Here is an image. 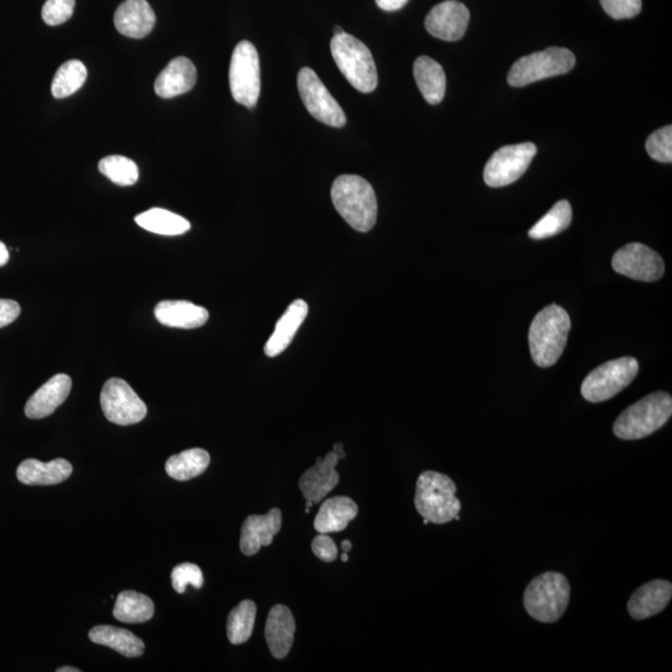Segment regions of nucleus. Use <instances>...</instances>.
<instances>
[{
  "mask_svg": "<svg viewBox=\"0 0 672 672\" xmlns=\"http://www.w3.org/2000/svg\"><path fill=\"white\" fill-rule=\"evenodd\" d=\"M332 200L335 210L355 231L366 233L378 221V200L373 186L365 178L341 175L333 183Z\"/></svg>",
  "mask_w": 672,
  "mask_h": 672,
  "instance_id": "1",
  "label": "nucleus"
},
{
  "mask_svg": "<svg viewBox=\"0 0 672 672\" xmlns=\"http://www.w3.org/2000/svg\"><path fill=\"white\" fill-rule=\"evenodd\" d=\"M570 327V317L559 305H548L541 310L534 317L528 334L534 363L541 368L556 364L567 345Z\"/></svg>",
  "mask_w": 672,
  "mask_h": 672,
  "instance_id": "2",
  "label": "nucleus"
},
{
  "mask_svg": "<svg viewBox=\"0 0 672 672\" xmlns=\"http://www.w3.org/2000/svg\"><path fill=\"white\" fill-rule=\"evenodd\" d=\"M672 415V397L654 392L621 412L613 431L621 440H640L663 427Z\"/></svg>",
  "mask_w": 672,
  "mask_h": 672,
  "instance_id": "3",
  "label": "nucleus"
},
{
  "mask_svg": "<svg viewBox=\"0 0 672 672\" xmlns=\"http://www.w3.org/2000/svg\"><path fill=\"white\" fill-rule=\"evenodd\" d=\"M455 482L444 473L422 472L416 483L415 506L430 523L446 524L460 519L461 502L456 497Z\"/></svg>",
  "mask_w": 672,
  "mask_h": 672,
  "instance_id": "4",
  "label": "nucleus"
},
{
  "mask_svg": "<svg viewBox=\"0 0 672 672\" xmlns=\"http://www.w3.org/2000/svg\"><path fill=\"white\" fill-rule=\"evenodd\" d=\"M330 50L341 74L356 90L369 94L378 88V70L373 54L363 42L344 32L334 35Z\"/></svg>",
  "mask_w": 672,
  "mask_h": 672,
  "instance_id": "5",
  "label": "nucleus"
},
{
  "mask_svg": "<svg viewBox=\"0 0 672 672\" xmlns=\"http://www.w3.org/2000/svg\"><path fill=\"white\" fill-rule=\"evenodd\" d=\"M570 587L568 579L557 572H547L534 578L524 592V608L534 620L556 623L568 608Z\"/></svg>",
  "mask_w": 672,
  "mask_h": 672,
  "instance_id": "6",
  "label": "nucleus"
},
{
  "mask_svg": "<svg viewBox=\"0 0 672 672\" xmlns=\"http://www.w3.org/2000/svg\"><path fill=\"white\" fill-rule=\"evenodd\" d=\"M575 56L565 48H548L523 56L512 66L508 74V84L513 88H522L536 81L554 78L573 70Z\"/></svg>",
  "mask_w": 672,
  "mask_h": 672,
  "instance_id": "7",
  "label": "nucleus"
},
{
  "mask_svg": "<svg viewBox=\"0 0 672 672\" xmlns=\"http://www.w3.org/2000/svg\"><path fill=\"white\" fill-rule=\"evenodd\" d=\"M229 88L238 104L253 109L261 95V64L256 47L243 40L234 49L229 68Z\"/></svg>",
  "mask_w": 672,
  "mask_h": 672,
  "instance_id": "8",
  "label": "nucleus"
},
{
  "mask_svg": "<svg viewBox=\"0 0 672 672\" xmlns=\"http://www.w3.org/2000/svg\"><path fill=\"white\" fill-rule=\"evenodd\" d=\"M639 373L638 360L631 356L608 361L593 370L582 384V395L589 402L612 399L633 383Z\"/></svg>",
  "mask_w": 672,
  "mask_h": 672,
  "instance_id": "9",
  "label": "nucleus"
},
{
  "mask_svg": "<svg viewBox=\"0 0 672 672\" xmlns=\"http://www.w3.org/2000/svg\"><path fill=\"white\" fill-rule=\"evenodd\" d=\"M101 409L112 424L130 426L139 424L147 415V406L125 380L106 381L100 396Z\"/></svg>",
  "mask_w": 672,
  "mask_h": 672,
  "instance_id": "10",
  "label": "nucleus"
},
{
  "mask_svg": "<svg viewBox=\"0 0 672 672\" xmlns=\"http://www.w3.org/2000/svg\"><path fill=\"white\" fill-rule=\"evenodd\" d=\"M536 155L537 147L532 142L502 147L487 162L485 182L493 188L512 185L526 173Z\"/></svg>",
  "mask_w": 672,
  "mask_h": 672,
  "instance_id": "11",
  "label": "nucleus"
},
{
  "mask_svg": "<svg viewBox=\"0 0 672 672\" xmlns=\"http://www.w3.org/2000/svg\"><path fill=\"white\" fill-rule=\"evenodd\" d=\"M298 89L305 108L315 119L332 127H343L346 124L344 110L314 70L303 68L299 71Z\"/></svg>",
  "mask_w": 672,
  "mask_h": 672,
  "instance_id": "12",
  "label": "nucleus"
},
{
  "mask_svg": "<svg viewBox=\"0 0 672 672\" xmlns=\"http://www.w3.org/2000/svg\"><path fill=\"white\" fill-rule=\"evenodd\" d=\"M612 266L616 273L640 282H655L664 276L663 258L641 243L626 244L614 254Z\"/></svg>",
  "mask_w": 672,
  "mask_h": 672,
  "instance_id": "13",
  "label": "nucleus"
},
{
  "mask_svg": "<svg viewBox=\"0 0 672 672\" xmlns=\"http://www.w3.org/2000/svg\"><path fill=\"white\" fill-rule=\"evenodd\" d=\"M470 12L465 4L457 0H446L435 5L427 14L425 27L432 37L445 40V42H457L465 35Z\"/></svg>",
  "mask_w": 672,
  "mask_h": 672,
  "instance_id": "14",
  "label": "nucleus"
},
{
  "mask_svg": "<svg viewBox=\"0 0 672 672\" xmlns=\"http://www.w3.org/2000/svg\"><path fill=\"white\" fill-rule=\"evenodd\" d=\"M339 460L338 453L330 451L325 458L318 457L317 463L303 473L299 488L305 501L318 504L338 486L340 476L336 472V465Z\"/></svg>",
  "mask_w": 672,
  "mask_h": 672,
  "instance_id": "15",
  "label": "nucleus"
},
{
  "mask_svg": "<svg viewBox=\"0 0 672 672\" xmlns=\"http://www.w3.org/2000/svg\"><path fill=\"white\" fill-rule=\"evenodd\" d=\"M282 511L273 508L263 516H249L243 523L241 533V551L244 556L252 557L269 547L282 528Z\"/></svg>",
  "mask_w": 672,
  "mask_h": 672,
  "instance_id": "16",
  "label": "nucleus"
},
{
  "mask_svg": "<svg viewBox=\"0 0 672 672\" xmlns=\"http://www.w3.org/2000/svg\"><path fill=\"white\" fill-rule=\"evenodd\" d=\"M114 23L125 37L142 39L155 28L156 15L147 0H125L116 9Z\"/></svg>",
  "mask_w": 672,
  "mask_h": 672,
  "instance_id": "17",
  "label": "nucleus"
},
{
  "mask_svg": "<svg viewBox=\"0 0 672 672\" xmlns=\"http://www.w3.org/2000/svg\"><path fill=\"white\" fill-rule=\"evenodd\" d=\"M196 81V66L185 56H178L157 76L155 91L162 99H172L191 91Z\"/></svg>",
  "mask_w": 672,
  "mask_h": 672,
  "instance_id": "18",
  "label": "nucleus"
},
{
  "mask_svg": "<svg viewBox=\"0 0 672 672\" xmlns=\"http://www.w3.org/2000/svg\"><path fill=\"white\" fill-rule=\"evenodd\" d=\"M71 381L69 375L58 374L45 383L35 394L30 397L25 405V415L32 420L45 419L53 414L65 400L71 391Z\"/></svg>",
  "mask_w": 672,
  "mask_h": 672,
  "instance_id": "19",
  "label": "nucleus"
},
{
  "mask_svg": "<svg viewBox=\"0 0 672 672\" xmlns=\"http://www.w3.org/2000/svg\"><path fill=\"white\" fill-rule=\"evenodd\" d=\"M672 597V584L668 580H653L631 595L628 610L631 618L645 620L658 615L668 607Z\"/></svg>",
  "mask_w": 672,
  "mask_h": 672,
  "instance_id": "20",
  "label": "nucleus"
},
{
  "mask_svg": "<svg viewBox=\"0 0 672 672\" xmlns=\"http://www.w3.org/2000/svg\"><path fill=\"white\" fill-rule=\"evenodd\" d=\"M297 630L293 613L285 605H274L268 614L266 640L273 658H287L294 643Z\"/></svg>",
  "mask_w": 672,
  "mask_h": 672,
  "instance_id": "21",
  "label": "nucleus"
},
{
  "mask_svg": "<svg viewBox=\"0 0 672 672\" xmlns=\"http://www.w3.org/2000/svg\"><path fill=\"white\" fill-rule=\"evenodd\" d=\"M155 317L168 328L196 329L208 322L210 313L187 300H165L156 305Z\"/></svg>",
  "mask_w": 672,
  "mask_h": 672,
  "instance_id": "22",
  "label": "nucleus"
},
{
  "mask_svg": "<svg viewBox=\"0 0 672 672\" xmlns=\"http://www.w3.org/2000/svg\"><path fill=\"white\" fill-rule=\"evenodd\" d=\"M308 313V304L303 299L294 300L289 305L282 318L278 320L271 338H269L266 346H264V353L269 358H276V356L288 349V346L292 344L295 334L298 333L304 320L307 319Z\"/></svg>",
  "mask_w": 672,
  "mask_h": 672,
  "instance_id": "23",
  "label": "nucleus"
},
{
  "mask_svg": "<svg viewBox=\"0 0 672 672\" xmlns=\"http://www.w3.org/2000/svg\"><path fill=\"white\" fill-rule=\"evenodd\" d=\"M71 473H73V466L64 458H56L47 463L30 458L20 463L17 477L23 485L53 486L68 480Z\"/></svg>",
  "mask_w": 672,
  "mask_h": 672,
  "instance_id": "24",
  "label": "nucleus"
},
{
  "mask_svg": "<svg viewBox=\"0 0 672 672\" xmlns=\"http://www.w3.org/2000/svg\"><path fill=\"white\" fill-rule=\"evenodd\" d=\"M359 514V507L350 497L329 498L320 507L314 519V528L318 533L343 532Z\"/></svg>",
  "mask_w": 672,
  "mask_h": 672,
  "instance_id": "25",
  "label": "nucleus"
},
{
  "mask_svg": "<svg viewBox=\"0 0 672 672\" xmlns=\"http://www.w3.org/2000/svg\"><path fill=\"white\" fill-rule=\"evenodd\" d=\"M93 643L106 646L125 658H140L145 653V644L131 631L111 625H98L90 630Z\"/></svg>",
  "mask_w": 672,
  "mask_h": 672,
  "instance_id": "26",
  "label": "nucleus"
},
{
  "mask_svg": "<svg viewBox=\"0 0 672 672\" xmlns=\"http://www.w3.org/2000/svg\"><path fill=\"white\" fill-rule=\"evenodd\" d=\"M414 76L422 96L431 105H439L446 94L444 68L429 56H420L414 65Z\"/></svg>",
  "mask_w": 672,
  "mask_h": 672,
  "instance_id": "27",
  "label": "nucleus"
},
{
  "mask_svg": "<svg viewBox=\"0 0 672 672\" xmlns=\"http://www.w3.org/2000/svg\"><path fill=\"white\" fill-rule=\"evenodd\" d=\"M210 463V453L203 448H191L168 458L166 472L173 480L190 481L205 473Z\"/></svg>",
  "mask_w": 672,
  "mask_h": 672,
  "instance_id": "28",
  "label": "nucleus"
},
{
  "mask_svg": "<svg viewBox=\"0 0 672 672\" xmlns=\"http://www.w3.org/2000/svg\"><path fill=\"white\" fill-rule=\"evenodd\" d=\"M155 605L144 594L125 590L117 595L114 616L121 623L142 624L152 619Z\"/></svg>",
  "mask_w": 672,
  "mask_h": 672,
  "instance_id": "29",
  "label": "nucleus"
},
{
  "mask_svg": "<svg viewBox=\"0 0 672 672\" xmlns=\"http://www.w3.org/2000/svg\"><path fill=\"white\" fill-rule=\"evenodd\" d=\"M135 222L146 231L161 234V236H181L191 229V223L186 218L162 210V208H151L149 211L140 213L135 217Z\"/></svg>",
  "mask_w": 672,
  "mask_h": 672,
  "instance_id": "30",
  "label": "nucleus"
},
{
  "mask_svg": "<svg viewBox=\"0 0 672 672\" xmlns=\"http://www.w3.org/2000/svg\"><path fill=\"white\" fill-rule=\"evenodd\" d=\"M257 618V605L252 600H243L228 615L227 636L233 645L247 643L253 634Z\"/></svg>",
  "mask_w": 672,
  "mask_h": 672,
  "instance_id": "31",
  "label": "nucleus"
},
{
  "mask_svg": "<svg viewBox=\"0 0 672 672\" xmlns=\"http://www.w3.org/2000/svg\"><path fill=\"white\" fill-rule=\"evenodd\" d=\"M88 79V69L79 60L66 61L56 71L52 84L55 99H65L83 88Z\"/></svg>",
  "mask_w": 672,
  "mask_h": 672,
  "instance_id": "32",
  "label": "nucleus"
},
{
  "mask_svg": "<svg viewBox=\"0 0 672 672\" xmlns=\"http://www.w3.org/2000/svg\"><path fill=\"white\" fill-rule=\"evenodd\" d=\"M572 206L568 201H559L553 206L552 210L542 218L541 221L534 224L529 237L533 239H546L556 236V234L565 231L572 222Z\"/></svg>",
  "mask_w": 672,
  "mask_h": 672,
  "instance_id": "33",
  "label": "nucleus"
},
{
  "mask_svg": "<svg viewBox=\"0 0 672 672\" xmlns=\"http://www.w3.org/2000/svg\"><path fill=\"white\" fill-rule=\"evenodd\" d=\"M99 171L119 186H132L139 180V168L125 156L105 157L99 162Z\"/></svg>",
  "mask_w": 672,
  "mask_h": 672,
  "instance_id": "34",
  "label": "nucleus"
},
{
  "mask_svg": "<svg viewBox=\"0 0 672 672\" xmlns=\"http://www.w3.org/2000/svg\"><path fill=\"white\" fill-rule=\"evenodd\" d=\"M646 151L651 159L663 164L672 162V126H665L663 129L655 131L646 141Z\"/></svg>",
  "mask_w": 672,
  "mask_h": 672,
  "instance_id": "35",
  "label": "nucleus"
},
{
  "mask_svg": "<svg viewBox=\"0 0 672 672\" xmlns=\"http://www.w3.org/2000/svg\"><path fill=\"white\" fill-rule=\"evenodd\" d=\"M171 580L172 587L178 594L185 593L187 585L200 589L203 583H205L201 568L192 563L176 565L172 570Z\"/></svg>",
  "mask_w": 672,
  "mask_h": 672,
  "instance_id": "36",
  "label": "nucleus"
},
{
  "mask_svg": "<svg viewBox=\"0 0 672 672\" xmlns=\"http://www.w3.org/2000/svg\"><path fill=\"white\" fill-rule=\"evenodd\" d=\"M75 0H47L43 5L42 18L49 27H58L73 17Z\"/></svg>",
  "mask_w": 672,
  "mask_h": 672,
  "instance_id": "37",
  "label": "nucleus"
},
{
  "mask_svg": "<svg viewBox=\"0 0 672 672\" xmlns=\"http://www.w3.org/2000/svg\"><path fill=\"white\" fill-rule=\"evenodd\" d=\"M605 13L614 19H631L641 12V0H600Z\"/></svg>",
  "mask_w": 672,
  "mask_h": 672,
  "instance_id": "38",
  "label": "nucleus"
},
{
  "mask_svg": "<svg viewBox=\"0 0 672 672\" xmlns=\"http://www.w3.org/2000/svg\"><path fill=\"white\" fill-rule=\"evenodd\" d=\"M312 551L323 562L332 563L338 558V547L328 534L319 533L312 543Z\"/></svg>",
  "mask_w": 672,
  "mask_h": 672,
  "instance_id": "39",
  "label": "nucleus"
},
{
  "mask_svg": "<svg viewBox=\"0 0 672 672\" xmlns=\"http://www.w3.org/2000/svg\"><path fill=\"white\" fill-rule=\"evenodd\" d=\"M19 314L20 305L15 300L0 299V328L12 324Z\"/></svg>",
  "mask_w": 672,
  "mask_h": 672,
  "instance_id": "40",
  "label": "nucleus"
},
{
  "mask_svg": "<svg viewBox=\"0 0 672 672\" xmlns=\"http://www.w3.org/2000/svg\"><path fill=\"white\" fill-rule=\"evenodd\" d=\"M376 4L380 9L386 10V12H395L404 8L409 0H375Z\"/></svg>",
  "mask_w": 672,
  "mask_h": 672,
  "instance_id": "41",
  "label": "nucleus"
},
{
  "mask_svg": "<svg viewBox=\"0 0 672 672\" xmlns=\"http://www.w3.org/2000/svg\"><path fill=\"white\" fill-rule=\"evenodd\" d=\"M9 261V252L7 246L0 242V267L5 266Z\"/></svg>",
  "mask_w": 672,
  "mask_h": 672,
  "instance_id": "42",
  "label": "nucleus"
},
{
  "mask_svg": "<svg viewBox=\"0 0 672 672\" xmlns=\"http://www.w3.org/2000/svg\"><path fill=\"white\" fill-rule=\"evenodd\" d=\"M334 451L336 453H338L340 460H343V458H345V452L343 450V445L335 444L334 445Z\"/></svg>",
  "mask_w": 672,
  "mask_h": 672,
  "instance_id": "43",
  "label": "nucleus"
},
{
  "mask_svg": "<svg viewBox=\"0 0 672 672\" xmlns=\"http://www.w3.org/2000/svg\"><path fill=\"white\" fill-rule=\"evenodd\" d=\"M341 548H343L345 553H348L351 551V548H353V544H351L350 541H343L341 542Z\"/></svg>",
  "mask_w": 672,
  "mask_h": 672,
  "instance_id": "44",
  "label": "nucleus"
},
{
  "mask_svg": "<svg viewBox=\"0 0 672 672\" xmlns=\"http://www.w3.org/2000/svg\"><path fill=\"white\" fill-rule=\"evenodd\" d=\"M56 671H58V672H80L79 669L71 668V666H65V668H60Z\"/></svg>",
  "mask_w": 672,
  "mask_h": 672,
  "instance_id": "45",
  "label": "nucleus"
},
{
  "mask_svg": "<svg viewBox=\"0 0 672 672\" xmlns=\"http://www.w3.org/2000/svg\"><path fill=\"white\" fill-rule=\"evenodd\" d=\"M343 33H344V30L341 29L340 27H338V25H336V27L334 28V34L335 35H340V34H343Z\"/></svg>",
  "mask_w": 672,
  "mask_h": 672,
  "instance_id": "46",
  "label": "nucleus"
},
{
  "mask_svg": "<svg viewBox=\"0 0 672 672\" xmlns=\"http://www.w3.org/2000/svg\"><path fill=\"white\" fill-rule=\"evenodd\" d=\"M341 560H343V562H348L349 560L348 553L344 552L343 556H341Z\"/></svg>",
  "mask_w": 672,
  "mask_h": 672,
  "instance_id": "47",
  "label": "nucleus"
},
{
  "mask_svg": "<svg viewBox=\"0 0 672 672\" xmlns=\"http://www.w3.org/2000/svg\"><path fill=\"white\" fill-rule=\"evenodd\" d=\"M429 519L424 518V524H429Z\"/></svg>",
  "mask_w": 672,
  "mask_h": 672,
  "instance_id": "48",
  "label": "nucleus"
}]
</instances>
